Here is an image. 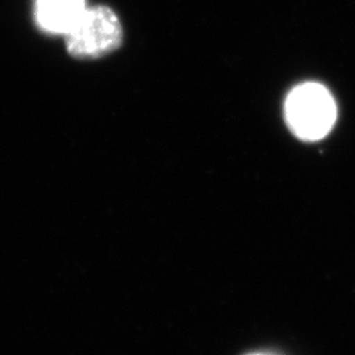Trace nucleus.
Instances as JSON below:
<instances>
[{
    "label": "nucleus",
    "mask_w": 355,
    "mask_h": 355,
    "mask_svg": "<svg viewBox=\"0 0 355 355\" xmlns=\"http://www.w3.org/2000/svg\"><path fill=\"white\" fill-rule=\"evenodd\" d=\"M286 123L299 140H322L337 120V105L329 89L306 82L291 89L284 104Z\"/></svg>",
    "instance_id": "f257e3e1"
},
{
    "label": "nucleus",
    "mask_w": 355,
    "mask_h": 355,
    "mask_svg": "<svg viewBox=\"0 0 355 355\" xmlns=\"http://www.w3.org/2000/svg\"><path fill=\"white\" fill-rule=\"evenodd\" d=\"M64 37L70 55L99 58L121 45L123 28L111 8L105 6L87 7Z\"/></svg>",
    "instance_id": "f03ea898"
},
{
    "label": "nucleus",
    "mask_w": 355,
    "mask_h": 355,
    "mask_svg": "<svg viewBox=\"0 0 355 355\" xmlns=\"http://www.w3.org/2000/svg\"><path fill=\"white\" fill-rule=\"evenodd\" d=\"M86 8L85 0H36L35 17L45 32L64 36Z\"/></svg>",
    "instance_id": "7ed1b4c3"
},
{
    "label": "nucleus",
    "mask_w": 355,
    "mask_h": 355,
    "mask_svg": "<svg viewBox=\"0 0 355 355\" xmlns=\"http://www.w3.org/2000/svg\"><path fill=\"white\" fill-rule=\"evenodd\" d=\"M254 355H261V354H254Z\"/></svg>",
    "instance_id": "20e7f679"
}]
</instances>
